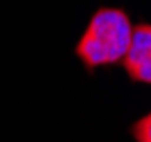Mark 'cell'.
Wrapping results in <instances>:
<instances>
[{
	"instance_id": "cell-1",
	"label": "cell",
	"mask_w": 151,
	"mask_h": 142,
	"mask_svg": "<svg viewBox=\"0 0 151 142\" xmlns=\"http://www.w3.org/2000/svg\"><path fill=\"white\" fill-rule=\"evenodd\" d=\"M133 23L129 14L117 7H101L93 14L86 32L75 48V54L86 70H97L101 66L122 63L131 45Z\"/></svg>"
},
{
	"instance_id": "cell-2",
	"label": "cell",
	"mask_w": 151,
	"mask_h": 142,
	"mask_svg": "<svg viewBox=\"0 0 151 142\" xmlns=\"http://www.w3.org/2000/svg\"><path fill=\"white\" fill-rule=\"evenodd\" d=\"M129 79L135 84H151V25H133L131 45L122 59Z\"/></svg>"
},
{
	"instance_id": "cell-3",
	"label": "cell",
	"mask_w": 151,
	"mask_h": 142,
	"mask_svg": "<svg viewBox=\"0 0 151 142\" xmlns=\"http://www.w3.org/2000/svg\"><path fill=\"white\" fill-rule=\"evenodd\" d=\"M131 136L135 142H151V111L147 113L145 117H140L138 122H133Z\"/></svg>"
}]
</instances>
